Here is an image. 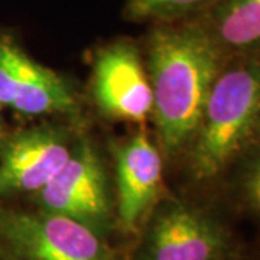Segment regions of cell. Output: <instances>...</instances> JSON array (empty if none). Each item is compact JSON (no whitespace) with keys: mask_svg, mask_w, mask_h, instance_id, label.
<instances>
[{"mask_svg":"<svg viewBox=\"0 0 260 260\" xmlns=\"http://www.w3.org/2000/svg\"><path fill=\"white\" fill-rule=\"evenodd\" d=\"M217 75V49L205 34L186 28L152 35L148 49L152 116L167 153L192 142Z\"/></svg>","mask_w":260,"mask_h":260,"instance_id":"6da1fadb","label":"cell"},{"mask_svg":"<svg viewBox=\"0 0 260 260\" xmlns=\"http://www.w3.org/2000/svg\"><path fill=\"white\" fill-rule=\"evenodd\" d=\"M260 126V62L218 73L191 145L197 179L218 175L250 142Z\"/></svg>","mask_w":260,"mask_h":260,"instance_id":"7a4b0ae2","label":"cell"},{"mask_svg":"<svg viewBox=\"0 0 260 260\" xmlns=\"http://www.w3.org/2000/svg\"><path fill=\"white\" fill-rule=\"evenodd\" d=\"M232 234L215 215L178 200L153 208L133 260H227Z\"/></svg>","mask_w":260,"mask_h":260,"instance_id":"3957f363","label":"cell"},{"mask_svg":"<svg viewBox=\"0 0 260 260\" xmlns=\"http://www.w3.org/2000/svg\"><path fill=\"white\" fill-rule=\"evenodd\" d=\"M0 240L19 260H117L100 232L42 210H2Z\"/></svg>","mask_w":260,"mask_h":260,"instance_id":"277c9868","label":"cell"},{"mask_svg":"<svg viewBox=\"0 0 260 260\" xmlns=\"http://www.w3.org/2000/svg\"><path fill=\"white\" fill-rule=\"evenodd\" d=\"M42 211L61 214L100 232L110 217V201L102 160L81 140L61 171L37 194Z\"/></svg>","mask_w":260,"mask_h":260,"instance_id":"5b68a950","label":"cell"},{"mask_svg":"<svg viewBox=\"0 0 260 260\" xmlns=\"http://www.w3.org/2000/svg\"><path fill=\"white\" fill-rule=\"evenodd\" d=\"M74 146L54 126L22 130L0 146V195L37 194L55 177Z\"/></svg>","mask_w":260,"mask_h":260,"instance_id":"8992f818","label":"cell"},{"mask_svg":"<svg viewBox=\"0 0 260 260\" xmlns=\"http://www.w3.org/2000/svg\"><path fill=\"white\" fill-rule=\"evenodd\" d=\"M0 103L29 117L71 114L77 109L74 94L59 75L5 39H0Z\"/></svg>","mask_w":260,"mask_h":260,"instance_id":"52a82bcc","label":"cell"},{"mask_svg":"<svg viewBox=\"0 0 260 260\" xmlns=\"http://www.w3.org/2000/svg\"><path fill=\"white\" fill-rule=\"evenodd\" d=\"M93 94L100 110L112 119L140 123L152 116L148 73L132 44L116 42L99 52L94 61Z\"/></svg>","mask_w":260,"mask_h":260,"instance_id":"ba28073f","label":"cell"},{"mask_svg":"<svg viewBox=\"0 0 260 260\" xmlns=\"http://www.w3.org/2000/svg\"><path fill=\"white\" fill-rule=\"evenodd\" d=\"M117 213L126 230L138 227L158 201L162 186V158L145 132L114 149Z\"/></svg>","mask_w":260,"mask_h":260,"instance_id":"9c48e42d","label":"cell"},{"mask_svg":"<svg viewBox=\"0 0 260 260\" xmlns=\"http://www.w3.org/2000/svg\"><path fill=\"white\" fill-rule=\"evenodd\" d=\"M217 34L232 48L260 45V0H227L218 13Z\"/></svg>","mask_w":260,"mask_h":260,"instance_id":"30bf717a","label":"cell"},{"mask_svg":"<svg viewBox=\"0 0 260 260\" xmlns=\"http://www.w3.org/2000/svg\"><path fill=\"white\" fill-rule=\"evenodd\" d=\"M203 2L205 0H130V10L142 19L164 18L191 10Z\"/></svg>","mask_w":260,"mask_h":260,"instance_id":"8fae6325","label":"cell"},{"mask_svg":"<svg viewBox=\"0 0 260 260\" xmlns=\"http://www.w3.org/2000/svg\"><path fill=\"white\" fill-rule=\"evenodd\" d=\"M243 201L260 220V152L253 159L243 184Z\"/></svg>","mask_w":260,"mask_h":260,"instance_id":"7c38bea8","label":"cell"},{"mask_svg":"<svg viewBox=\"0 0 260 260\" xmlns=\"http://www.w3.org/2000/svg\"><path fill=\"white\" fill-rule=\"evenodd\" d=\"M227 260H251V259L250 257H247V256H243V254H240V253H237V251H236V253H234L233 256H230Z\"/></svg>","mask_w":260,"mask_h":260,"instance_id":"4fadbf2b","label":"cell"},{"mask_svg":"<svg viewBox=\"0 0 260 260\" xmlns=\"http://www.w3.org/2000/svg\"><path fill=\"white\" fill-rule=\"evenodd\" d=\"M0 109H2V103H0Z\"/></svg>","mask_w":260,"mask_h":260,"instance_id":"5bb4252c","label":"cell"}]
</instances>
